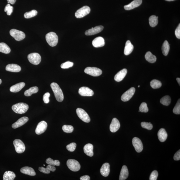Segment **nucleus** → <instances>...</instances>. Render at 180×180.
I'll return each mask as SVG.
<instances>
[{"label":"nucleus","instance_id":"38","mask_svg":"<svg viewBox=\"0 0 180 180\" xmlns=\"http://www.w3.org/2000/svg\"><path fill=\"white\" fill-rule=\"evenodd\" d=\"M46 163L50 165L54 166H59L60 165V162L59 160H53L51 158H48L46 160Z\"/></svg>","mask_w":180,"mask_h":180},{"label":"nucleus","instance_id":"51","mask_svg":"<svg viewBox=\"0 0 180 180\" xmlns=\"http://www.w3.org/2000/svg\"><path fill=\"white\" fill-rule=\"evenodd\" d=\"M80 179L81 180H90V177L88 175H86L80 177Z\"/></svg>","mask_w":180,"mask_h":180},{"label":"nucleus","instance_id":"31","mask_svg":"<svg viewBox=\"0 0 180 180\" xmlns=\"http://www.w3.org/2000/svg\"><path fill=\"white\" fill-rule=\"evenodd\" d=\"M146 60L151 63H154L157 60V57L156 56L153 55L151 52H147L145 56Z\"/></svg>","mask_w":180,"mask_h":180},{"label":"nucleus","instance_id":"5","mask_svg":"<svg viewBox=\"0 0 180 180\" xmlns=\"http://www.w3.org/2000/svg\"><path fill=\"white\" fill-rule=\"evenodd\" d=\"M10 33L11 36L17 41L23 40L25 37V35L23 32L16 29L11 30Z\"/></svg>","mask_w":180,"mask_h":180},{"label":"nucleus","instance_id":"57","mask_svg":"<svg viewBox=\"0 0 180 180\" xmlns=\"http://www.w3.org/2000/svg\"><path fill=\"white\" fill-rule=\"evenodd\" d=\"M43 166H45V165L44 164L43 165Z\"/></svg>","mask_w":180,"mask_h":180},{"label":"nucleus","instance_id":"37","mask_svg":"<svg viewBox=\"0 0 180 180\" xmlns=\"http://www.w3.org/2000/svg\"><path fill=\"white\" fill-rule=\"evenodd\" d=\"M150 85L153 88L157 89L161 87L162 86V83L159 80L153 79L151 82Z\"/></svg>","mask_w":180,"mask_h":180},{"label":"nucleus","instance_id":"9","mask_svg":"<svg viewBox=\"0 0 180 180\" xmlns=\"http://www.w3.org/2000/svg\"><path fill=\"white\" fill-rule=\"evenodd\" d=\"M28 60L30 63L34 65H38L40 64L41 57L37 53H33L29 54L27 56Z\"/></svg>","mask_w":180,"mask_h":180},{"label":"nucleus","instance_id":"33","mask_svg":"<svg viewBox=\"0 0 180 180\" xmlns=\"http://www.w3.org/2000/svg\"><path fill=\"white\" fill-rule=\"evenodd\" d=\"M170 49V46L167 41H164L162 47V53L164 56L168 55Z\"/></svg>","mask_w":180,"mask_h":180},{"label":"nucleus","instance_id":"7","mask_svg":"<svg viewBox=\"0 0 180 180\" xmlns=\"http://www.w3.org/2000/svg\"><path fill=\"white\" fill-rule=\"evenodd\" d=\"M90 8L87 6H84L78 10L75 13L77 18H81L90 14Z\"/></svg>","mask_w":180,"mask_h":180},{"label":"nucleus","instance_id":"13","mask_svg":"<svg viewBox=\"0 0 180 180\" xmlns=\"http://www.w3.org/2000/svg\"><path fill=\"white\" fill-rule=\"evenodd\" d=\"M47 127V123L44 121H42L38 123L36 129V133L38 135L44 133Z\"/></svg>","mask_w":180,"mask_h":180},{"label":"nucleus","instance_id":"50","mask_svg":"<svg viewBox=\"0 0 180 180\" xmlns=\"http://www.w3.org/2000/svg\"><path fill=\"white\" fill-rule=\"evenodd\" d=\"M174 159L175 160H179L180 159V150L178 151L175 154L174 156Z\"/></svg>","mask_w":180,"mask_h":180},{"label":"nucleus","instance_id":"19","mask_svg":"<svg viewBox=\"0 0 180 180\" xmlns=\"http://www.w3.org/2000/svg\"><path fill=\"white\" fill-rule=\"evenodd\" d=\"M92 44L93 46L95 47H103L105 45V40L102 37H98L92 41Z\"/></svg>","mask_w":180,"mask_h":180},{"label":"nucleus","instance_id":"28","mask_svg":"<svg viewBox=\"0 0 180 180\" xmlns=\"http://www.w3.org/2000/svg\"><path fill=\"white\" fill-rule=\"evenodd\" d=\"M129 172L127 166H123L121 170L119 180H125L129 176Z\"/></svg>","mask_w":180,"mask_h":180},{"label":"nucleus","instance_id":"49","mask_svg":"<svg viewBox=\"0 0 180 180\" xmlns=\"http://www.w3.org/2000/svg\"><path fill=\"white\" fill-rule=\"evenodd\" d=\"M175 36L177 37V38H180V24H179V25L178 26L176 30L175 31Z\"/></svg>","mask_w":180,"mask_h":180},{"label":"nucleus","instance_id":"48","mask_svg":"<svg viewBox=\"0 0 180 180\" xmlns=\"http://www.w3.org/2000/svg\"><path fill=\"white\" fill-rule=\"evenodd\" d=\"M50 97V94L49 92H47L43 95V101L45 103H49Z\"/></svg>","mask_w":180,"mask_h":180},{"label":"nucleus","instance_id":"44","mask_svg":"<svg viewBox=\"0 0 180 180\" xmlns=\"http://www.w3.org/2000/svg\"><path fill=\"white\" fill-rule=\"evenodd\" d=\"M173 112L175 114H180V99H179L177 101L176 105L173 108Z\"/></svg>","mask_w":180,"mask_h":180},{"label":"nucleus","instance_id":"26","mask_svg":"<svg viewBox=\"0 0 180 180\" xmlns=\"http://www.w3.org/2000/svg\"><path fill=\"white\" fill-rule=\"evenodd\" d=\"M93 149L94 147L92 144H86L84 147V153L88 156L92 157L94 155Z\"/></svg>","mask_w":180,"mask_h":180},{"label":"nucleus","instance_id":"30","mask_svg":"<svg viewBox=\"0 0 180 180\" xmlns=\"http://www.w3.org/2000/svg\"><path fill=\"white\" fill-rule=\"evenodd\" d=\"M16 177V174L12 171H8L4 173L3 176L4 180H13Z\"/></svg>","mask_w":180,"mask_h":180},{"label":"nucleus","instance_id":"34","mask_svg":"<svg viewBox=\"0 0 180 180\" xmlns=\"http://www.w3.org/2000/svg\"><path fill=\"white\" fill-rule=\"evenodd\" d=\"M38 91V87L34 86L30 88L29 89L26 90L24 93L25 96L29 97L31 96L32 94H36Z\"/></svg>","mask_w":180,"mask_h":180},{"label":"nucleus","instance_id":"22","mask_svg":"<svg viewBox=\"0 0 180 180\" xmlns=\"http://www.w3.org/2000/svg\"><path fill=\"white\" fill-rule=\"evenodd\" d=\"M110 164L108 163L104 164L100 170L101 175L103 177H107L110 174Z\"/></svg>","mask_w":180,"mask_h":180},{"label":"nucleus","instance_id":"25","mask_svg":"<svg viewBox=\"0 0 180 180\" xmlns=\"http://www.w3.org/2000/svg\"><path fill=\"white\" fill-rule=\"evenodd\" d=\"M25 86V83L24 82H20V83L15 84V85L11 87L10 88V91L12 92H18L24 87Z\"/></svg>","mask_w":180,"mask_h":180},{"label":"nucleus","instance_id":"10","mask_svg":"<svg viewBox=\"0 0 180 180\" xmlns=\"http://www.w3.org/2000/svg\"><path fill=\"white\" fill-rule=\"evenodd\" d=\"M16 152L18 153H23L25 149V147L24 143L20 140L16 139L13 142Z\"/></svg>","mask_w":180,"mask_h":180},{"label":"nucleus","instance_id":"39","mask_svg":"<svg viewBox=\"0 0 180 180\" xmlns=\"http://www.w3.org/2000/svg\"><path fill=\"white\" fill-rule=\"evenodd\" d=\"M38 12L36 10H33L29 12L25 13L24 17L26 18H30L36 16Z\"/></svg>","mask_w":180,"mask_h":180},{"label":"nucleus","instance_id":"41","mask_svg":"<svg viewBox=\"0 0 180 180\" xmlns=\"http://www.w3.org/2000/svg\"><path fill=\"white\" fill-rule=\"evenodd\" d=\"M13 10H14V8L13 6H11L10 3H8L5 6L4 10V12H6L8 16H10L12 14Z\"/></svg>","mask_w":180,"mask_h":180},{"label":"nucleus","instance_id":"42","mask_svg":"<svg viewBox=\"0 0 180 180\" xmlns=\"http://www.w3.org/2000/svg\"><path fill=\"white\" fill-rule=\"evenodd\" d=\"M139 110L142 112L146 113L148 112L149 108L146 103H142L141 104L139 108Z\"/></svg>","mask_w":180,"mask_h":180},{"label":"nucleus","instance_id":"55","mask_svg":"<svg viewBox=\"0 0 180 180\" xmlns=\"http://www.w3.org/2000/svg\"><path fill=\"white\" fill-rule=\"evenodd\" d=\"M2 83V81L1 79H0V84H1Z\"/></svg>","mask_w":180,"mask_h":180},{"label":"nucleus","instance_id":"56","mask_svg":"<svg viewBox=\"0 0 180 180\" xmlns=\"http://www.w3.org/2000/svg\"><path fill=\"white\" fill-rule=\"evenodd\" d=\"M138 88H139L140 87V86H138Z\"/></svg>","mask_w":180,"mask_h":180},{"label":"nucleus","instance_id":"21","mask_svg":"<svg viewBox=\"0 0 180 180\" xmlns=\"http://www.w3.org/2000/svg\"><path fill=\"white\" fill-rule=\"evenodd\" d=\"M6 70L10 72L17 73L21 70V68L18 65L15 64H10L7 65L6 67Z\"/></svg>","mask_w":180,"mask_h":180},{"label":"nucleus","instance_id":"4","mask_svg":"<svg viewBox=\"0 0 180 180\" xmlns=\"http://www.w3.org/2000/svg\"><path fill=\"white\" fill-rule=\"evenodd\" d=\"M66 164L69 169L73 172H77L81 169V165L79 162L75 159H68L67 162Z\"/></svg>","mask_w":180,"mask_h":180},{"label":"nucleus","instance_id":"32","mask_svg":"<svg viewBox=\"0 0 180 180\" xmlns=\"http://www.w3.org/2000/svg\"><path fill=\"white\" fill-rule=\"evenodd\" d=\"M10 51V49L7 44L4 42L0 43V52L8 54Z\"/></svg>","mask_w":180,"mask_h":180},{"label":"nucleus","instance_id":"35","mask_svg":"<svg viewBox=\"0 0 180 180\" xmlns=\"http://www.w3.org/2000/svg\"><path fill=\"white\" fill-rule=\"evenodd\" d=\"M158 17L155 15H153L149 17V25L152 27H155L158 23Z\"/></svg>","mask_w":180,"mask_h":180},{"label":"nucleus","instance_id":"45","mask_svg":"<svg viewBox=\"0 0 180 180\" xmlns=\"http://www.w3.org/2000/svg\"><path fill=\"white\" fill-rule=\"evenodd\" d=\"M142 127L143 128L149 130H151L153 128V125L151 124V123H147L145 122H142L141 123Z\"/></svg>","mask_w":180,"mask_h":180},{"label":"nucleus","instance_id":"20","mask_svg":"<svg viewBox=\"0 0 180 180\" xmlns=\"http://www.w3.org/2000/svg\"><path fill=\"white\" fill-rule=\"evenodd\" d=\"M127 72V69H123L116 74L114 77V80L117 82L122 81L126 75Z\"/></svg>","mask_w":180,"mask_h":180},{"label":"nucleus","instance_id":"47","mask_svg":"<svg viewBox=\"0 0 180 180\" xmlns=\"http://www.w3.org/2000/svg\"><path fill=\"white\" fill-rule=\"evenodd\" d=\"M158 176V173L157 170H154L151 172L149 177L150 180H157Z\"/></svg>","mask_w":180,"mask_h":180},{"label":"nucleus","instance_id":"23","mask_svg":"<svg viewBox=\"0 0 180 180\" xmlns=\"http://www.w3.org/2000/svg\"><path fill=\"white\" fill-rule=\"evenodd\" d=\"M157 136L159 140L161 142L165 141L168 138V134L166 130L163 128L160 129L158 131Z\"/></svg>","mask_w":180,"mask_h":180},{"label":"nucleus","instance_id":"36","mask_svg":"<svg viewBox=\"0 0 180 180\" xmlns=\"http://www.w3.org/2000/svg\"><path fill=\"white\" fill-rule=\"evenodd\" d=\"M171 102V99L170 96L168 95H166L160 99V102L162 105L168 106L170 105Z\"/></svg>","mask_w":180,"mask_h":180},{"label":"nucleus","instance_id":"53","mask_svg":"<svg viewBox=\"0 0 180 180\" xmlns=\"http://www.w3.org/2000/svg\"><path fill=\"white\" fill-rule=\"evenodd\" d=\"M177 81L178 82V83H179V85L180 86V78H177Z\"/></svg>","mask_w":180,"mask_h":180},{"label":"nucleus","instance_id":"52","mask_svg":"<svg viewBox=\"0 0 180 180\" xmlns=\"http://www.w3.org/2000/svg\"><path fill=\"white\" fill-rule=\"evenodd\" d=\"M8 3L12 4H14L16 1V0H7Z\"/></svg>","mask_w":180,"mask_h":180},{"label":"nucleus","instance_id":"40","mask_svg":"<svg viewBox=\"0 0 180 180\" xmlns=\"http://www.w3.org/2000/svg\"><path fill=\"white\" fill-rule=\"evenodd\" d=\"M62 129L65 133H71L73 131V127L70 125H64L62 127Z\"/></svg>","mask_w":180,"mask_h":180},{"label":"nucleus","instance_id":"18","mask_svg":"<svg viewBox=\"0 0 180 180\" xmlns=\"http://www.w3.org/2000/svg\"><path fill=\"white\" fill-rule=\"evenodd\" d=\"M29 120V119L27 117H22L16 122L13 124L12 125V127L14 129L20 127L25 124Z\"/></svg>","mask_w":180,"mask_h":180},{"label":"nucleus","instance_id":"1","mask_svg":"<svg viewBox=\"0 0 180 180\" xmlns=\"http://www.w3.org/2000/svg\"><path fill=\"white\" fill-rule=\"evenodd\" d=\"M51 86L56 99L58 101L61 102L64 100V95L59 85L55 82H53L51 83Z\"/></svg>","mask_w":180,"mask_h":180},{"label":"nucleus","instance_id":"3","mask_svg":"<svg viewBox=\"0 0 180 180\" xmlns=\"http://www.w3.org/2000/svg\"><path fill=\"white\" fill-rule=\"evenodd\" d=\"M45 38L48 44L52 47L56 46L58 42V37L55 32H50L46 34Z\"/></svg>","mask_w":180,"mask_h":180},{"label":"nucleus","instance_id":"2","mask_svg":"<svg viewBox=\"0 0 180 180\" xmlns=\"http://www.w3.org/2000/svg\"><path fill=\"white\" fill-rule=\"evenodd\" d=\"M29 108V106L24 103H19L15 104L12 107L13 111L16 114H23L27 112Z\"/></svg>","mask_w":180,"mask_h":180},{"label":"nucleus","instance_id":"15","mask_svg":"<svg viewBox=\"0 0 180 180\" xmlns=\"http://www.w3.org/2000/svg\"><path fill=\"white\" fill-rule=\"evenodd\" d=\"M104 27L102 25L97 26L94 28L88 29L85 32V34L86 36H92L97 34L101 32L103 29Z\"/></svg>","mask_w":180,"mask_h":180},{"label":"nucleus","instance_id":"54","mask_svg":"<svg viewBox=\"0 0 180 180\" xmlns=\"http://www.w3.org/2000/svg\"><path fill=\"white\" fill-rule=\"evenodd\" d=\"M165 1H175V0H165Z\"/></svg>","mask_w":180,"mask_h":180},{"label":"nucleus","instance_id":"27","mask_svg":"<svg viewBox=\"0 0 180 180\" xmlns=\"http://www.w3.org/2000/svg\"><path fill=\"white\" fill-rule=\"evenodd\" d=\"M133 45L130 40H127L125 43L124 49L125 55H129L133 52Z\"/></svg>","mask_w":180,"mask_h":180},{"label":"nucleus","instance_id":"43","mask_svg":"<svg viewBox=\"0 0 180 180\" xmlns=\"http://www.w3.org/2000/svg\"><path fill=\"white\" fill-rule=\"evenodd\" d=\"M73 66V63L70 61H67L62 63L61 65V68L63 69L68 68L72 67Z\"/></svg>","mask_w":180,"mask_h":180},{"label":"nucleus","instance_id":"12","mask_svg":"<svg viewBox=\"0 0 180 180\" xmlns=\"http://www.w3.org/2000/svg\"><path fill=\"white\" fill-rule=\"evenodd\" d=\"M132 143L135 150L138 153H140L142 151L143 146L141 140L138 138L135 137L133 138Z\"/></svg>","mask_w":180,"mask_h":180},{"label":"nucleus","instance_id":"6","mask_svg":"<svg viewBox=\"0 0 180 180\" xmlns=\"http://www.w3.org/2000/svg\"><path fill=\"white\" fill-rule=\"evenodd\" d=\"M84 72L93 77H98L102 73L101 69L95 67H87L84 70Z\"/></svg>","mask_w":180,"mask_h":180},{"label":"nucleus","instance_id":"17","mask_svg":"<svg viewBox=\"0 0 180 180\" xmlns=\"http://www.w3.org/2000/svg\"><path fill=\"white\" fill-rule=\"evenodd\" d=\"M142 3V0H134L127 5L124 6L126 10H131L140 6Z\"/></svg>","mask_w":180,"mask_h":180},{"label":"nucleus","instance_id":"46","mask_svg":"<svg viewBox=\"0 0 180 180\" xmlns=\"http://www.w3.org/2000/svg\"><path fill=\"white\" fill-rule=\"evenodd\" d=\"M76 147V144L75 142H73L67 146L66 148L67 150L69 151L73 152L75 150Z\"/></svg>","mask_w":180,"mask_h":180},{"label":"nucleus","instance_id":"14","mask_svg":"<svg viewBox=\"0 0 180 180\" xmlns=\"http://www.w3.org/2000/svg\"><path fill=\"white\" fill-rule=\"evenodd\" d=\"M79 93L81 96L91 97L94 94V92L89 88L86 87H82L79 89Z\"/></svg>","mask_w":180,"mask_h":180},{"label":"nucleus","instance_id":"24","mask_svg":"<svg viewBox=\"0 0 180 180\" xmlns=\"http://www.w3.org/2000/svg\"><path fill=\"white\" fill-rule=\"evenodd\" d=\"M21 172L23 174L34 176L36 175L34 170L31 168L29 166H25L21 169Z\"/></svg>","mask_w":180,"mask_h":180},{"label":"nucleus","instance_id":"16","mask_svg":"<svg viewBox=\"0 0 180 180\" xmlns=\"http://www.w3.org/2000/svg\"><path fill=\"white\" fill-rule=\"evenodd\" d=\"M120 121L116 118H114L110 125V131L112 133H115L120 129Z\"/></svg>","mask_w":180,"mask_h":180},{"label":"nucleus","instance_id":"8","mask_svg":"<svg viewBox=\"0 0 180 180\" xmlns=\"http://www.w3.org/2000/svg\"><path fill=\"white\" fill-rule=\"evenodd\" d=\"M76 112L78 117L84 122L86 123L90 122V117L85 110L81 108H77Z\"/></svg>","mask_w":180,"mask_h":180},{"label":"nucleus","instance_id":"29","mask_svg":"<svg viewBox=\"0 0 180 180\" xmlns=\"http://www.w3.org/2000/svg\"><path fill=\"white\" fill-rule=\"evenodd\" d=\"M39 171L41 172L45 173V174H49L50 173L51 171L52 172H55L56 170V168L55 166L48 165L46 168L40 167L38 168Z\"/></svg>","mask_w":180,"mask_h":180},{"label":"nucleus","instance_id":"11","mask_svg":"<svg viewBox=\"0 0 180 180\" xmlns=\"http://www.w3.org/2000/svg\"><path fill=\"white\" fill-rule=\"evenodd\" d=\"M135 91V88L132 87L130 88L122 95L121 97V100L124 102L129 101L133 96Z\"/></svg>","mask_w":180,"mask_h":180}]
</instances>
